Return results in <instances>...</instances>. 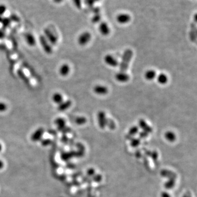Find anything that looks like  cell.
I'll return each instance as SVG.
<instances>
[{
	"mask_svg": "<svg viewBox=\"0 0 197 197\" xmlns=\"http://www.w3.org/2000/svg\"><path fill=\"white\" fill-rule=\"evenodd\" d=\"M130 141V146L133 147H137L140 144V140L138 138H133Z\"/></svg>",
	"mask_w": 197,
	"mask_h": 197,
	"instance_id": "26",
	"label": "cell"
},
{
	"mask_svg": "<svg viewBox=\"0 0 197 197\" xmlns=\"http://www.w3.org/2000/svg\"><path fill=\"white\" fill-rule=\"evenodd\" d=\"M106 125L112 130L115 129L116 128V124L113 120L109 118H107Z\"/></svg>",
	"mask_w": 197,
	"mask_h": 197,
	"instance_id": "27",
	"label": "cell"
},
{
	"mask_svg": "<svg viewBox=\"0 0 197 197\" xmlns=\"http://www.w3.org/2000/svg\"><path fill=\"white\" fill-rule=\"evenodd\" d=\"M160 175L162 177L168 178L169 179H174L175 180L177 177L176 174L175 172L167 169L162 170L160 171Z\"/></svg>",
	"mask_w": 197,
	"mask_h": 197,
	"instance_id": "10",
	"label": "cell"
},
{
	"mask_svg": "<svg viewBox=\"0 0 197 197\" xmlns=\"http://www.w3.org/2000/svg\"><path fill=\"white\" fill-rule=\"evenodd\" d=\"M160 197H171L170 194L166 192H163L161 193L160 194Z\"/></svg>",
	"mask_w": 197,
	"mask_h": 197,
	"instance_id": "34",
	"label": "cell"
},
{
	"mask_svg": "<svg viewBox=\"0 0 197 197\" xmlns=\"http://www.w3.org/2000/svg\"><path fill=\"white\" fill-rule=\"evenodd\" d=\"M135 156L136 157H137V158H139L141 157V153H140V152L139 151H137V152H136Z\"/></svg>",
	"mask_w": 197,
	"mask_h": 197,
	"instance_id": "36",
	"label": "cell"
},
{
	"mask_svg": "<svg viewBox=\"0 0 197 197\" xmlns=\"http://www.w3.org/2000/svg\"><path fill=\"white\" fill-rule=\"evenodd\" d=\"M26 40L28 45L31 47L36 45V40L34 37L31 34H27L25 36Z\"/></svg>",
	"mask_w": 197,
	"mask_h": 197,
	"instance_id": "22",
	"label": "cell"
},
{
	"mask_svg": "<svg viewBox=\"0 0 197 197\" xmlns=\"http://www.w3.org/2000/svg\"><path fill=\"white\" fill-rule=\"evenodd\" d=\"M157 77L156 72L154 70H148L145 74V77L147 81H152Z\"/></svg>",
	"mask_w": 197,
	"mask_h": 197,
	"instance_id": "17",
	"label": "cell"
},
{
	"mask_svg": "<svg viewBox=\"0 0 197 197\" xmlns=\"http://www.w3.org/2000/svg\"><path fill=\"white\" fill-rule=\"evenodd\" d=\"M101 179H102V176L100 175H96L93 177V180L96 182H100L101 181Z\"/></svg>",
	"mask_w": 197,
	"mask_h": 197,
	"instance_id": "31",
	"label": "cell"
},
{
	"mask_svg": "<svg viewBox=\"0 0 197 197\" xmlns=\"http://www.w3.org/2000/svg\"><path fill=\"white\" fill-rule=\"evenodd\" d=\"M1 150H2V146H1V145L0 144V152L1 151Z\"/></svg>",
	"mask_w": 197,
	"mask_h": 197,
	"instance_id": "39",
	"label": "cell"
},
{
	"mask_svg": "<svg viewBox=\"0 0 197 197\" xmlns=\"http://www.w3.org/2000/svg\"><path fill=\"white\" fill-rule=\"evenodd\" d=\"M75 122L78 125H83L86 123V118L84 117H78L75 119Z\"/></svg>",
	"mask_w": 197,
	"mask_h": 197,
	"instance_id": "25",
	"label": "cell"
},
{
	"mask_svg": "<svg viewBox=\"0 0 197 197\" xmlns=\"http://www.w3.org/2000/svg\"><path fill=\"white\" fill-rule=\"evenodd\" d=\"M104 62L107 65L114 67L118 66L119 64V62L117 60V59L110 54H107L105 56Z\"/></svg>",
	"mask_w": 197,
	"mask_h": 197,
	"instance_id": "4",
	"label": "cell"
},
{
	"mask_svg": "<svg viewBox=\"0 0 197 197\" xmlns=\"http://www.w3.org/2000/svg\"><path fill=\"white\" fill-rule=\"evenodd\" d=\"M44 129L42 128H38L37 130L33 133L31 136V140L33 141H38L41 139L42 136L44 133Z\"/></svg>",
	"mask_w": 197,
	"mask_h": 197,
	"instance_id": "12",
	"label": "cell"
},
{
	"mask_svg": "<svg viewBox=\"0 0 197 197\" xmlns=\"http://www.w3.org/2000/svg\"><path fill=\"white\" fill-rule=\"evenodd\" d=\"M98 120L99 127L104 129L106 126L107 118L105 113L103 111H99L98 113Z\"/></svg>",
	"mask_w": 197,
	"mask_h": 197,
	"instance_id": "5",
	"label": "cell"
},
{
	"mask_svg": "<svg viewBox=\"0 0 197 197\" xmlns=\"http://www.w3.org/2000/svg\"><path fill=\"white\" fill-rule=\"evenodd\" d=\"M72 105V102L71 100H67L64 102H62L58 106L57 109L59 111H65L67 110Z\"/></svg>",
	"mask_w": 197,
	"mask_h": 197,
	"instance_id": "13",
	"label": "cell"
},
{
	"mask_svg": "<svg viewBox=\"0 0 197 197\" xmlns=\"http://www.w3.org/2000/svg\"><path fill=\"white\" fill-rule=\"evenodd\" d=\"M91 38V35L89 32H84L79 35L78 38V44L80 45H86Z\"/></svg>",
	"mask_w": 197,
	"mask_h": 197,
	"instance_id": "2",
	"label": "cell"
},
{
	"mask_svg": "<svg viewBox=\"0 0 197 197\" xmlns=\"http://www.w3.org/2000/svg\"><path fill=\"white\" fill-rule=\"evenodd\" d=\"M7 108V106L6 103H2V102H0V112H1L6 111Z\"/></svg>",
	"mask_w": 197,
	"mask_h": 197,
	"instance_id": "28",
	"label": "cell"
},
{
	"mask_svg": "<svg viewBox=\"0 0 197 197\" xmlns=\"http://www.w3.org/2000/svg\"><path fill=\"white\" fill-rule=\"evenodd\" d=\"M175 185V180L174 179H169L165 184L164 187L167 189H172Z\"/></svg>",
	"mask_w": 197,
	"mask_h": 197,
	"instance_id": "23",
	"label": "cell"
},
{
	"mask_svg": "<svg viewBox=\"0 0 197 197\" xmlns=\"http://www.w3.org/2000/svg\"><path fill=\"white\" fill-rule=\"evenodd\" d=\"M17 74L18 76L24 81L27 84H30V80L29 79V78L26 76V75L25 74L24 72H23V70H21V69H18L17 70Z\"/></svg>",
	"mask_w": 197,
	"mask_h": 197,
	"instance_id": "20",
	"label": "cell"
},
{
	"mask_svg": "<svg viewBox=\"0 0 197 197\" xmlns=\"http://www.w3.org/2000/svg\"><path fill=\"white\" fill-rule=\"evenodd\" d=\"M52 99H53V101L54 103L59 104V105L63 101L62 95L61 94L59 93H56L54 94L53 96H52Z\"/></svg>",
	"mask_w": 197,
	"mask_h": 197,
	"instance_id": "21",
	"label": "cell"
},
{
	"mask_svg": "<svg viewBox=\"0 0 197 197\" xmlns=\"http://www.w3.org/2000/svg\"><path fill=\"white\" fill-rule=\"evenodd\" d=\"M157 82H158L160 84L164 85L167 84L168 81V77L166 74L161 73L157 76Z\"/></svg>",
	"mask_w": 197,
	"mask_h": 197,
	"instance_id": "15",
	"label": "cell"
},
{
	"mask_svg": "<svg viewBox=\"0 0 197 197\" xmlns=\"http://www.w3.org/2000/svg\"><path fill=\"white\" fill-rule=\"evenodd\" d=\"M41 143H42L43 146H47V145H49V144L51 143V140L50 139L44 140L42 141Z\"/></svg>",
	"mask_w": 197,
	"mask_h": 197,
	"instance_id": "32",
	"label": "cell"
},
{
	"mask_svg": "<svg viewBox=\"0 0 197 197\" xmlns=\"http://www.w3.org/2000/svg\"><path fill=\"white\" fill-rule=\"evenodd\" d=\"M40 41L43 49L45 51L46 53L48 54L52 53V48L45 37L43 36H41L40 37Z\"/></svg>",
	"mask_w": 197,
	"mask_h": 197,
	"instance_id": "6",
	"label": "cell"
},
{
	"mask_svg": "<svg viewBox=\"0 0 197 197\" xmlns=\"http://www.w3.org/2000/svg\"><path fill=\"white\" fill-rule=\"evenodd\" d=\"M139 133V127L137 126H133L129 130V135L133 136Z\"/></svg>",
	"mask_w": 197,
	"mask_h": 197,
	"instance_id": "24",
	"label": "cell"
},
{
	"mask_svg": "<svg viewBox=\"0 0 197 197\" xmlns=\"http://www.w3.org/2000/svg\"><path fill=\"white\" fill-rule=\"evenodd\" d=\"M45 33L46 37L48 39V40L50 41V42H51L53 45H55L57 43V38H56V37L54 36L53 34L51 33L49 30L45 29Z\"/></svg>",
	"mask_w": 197,
	"mask_h": 197,
	"instance_id": "19",
	"label": "cell"
},
{
	"mask_svg": "<svg viewBox=\"0 0 197 197\" xmlns=\"http://www.w3.org/2000/svg\"><path fill=\"white\" fill-rule=\"evenodd\" d=\"M4 163H3L1 160H0V169L3 168H4Z\"/></svg>",
	"mask_w": 197,
	"mask_h": 197,
	"instance_id": "38",
	"label": "cell"
},
{
	"mask_svg": "<svg viewBox=\"0 0 197 197\" xmlns=\"http://www.w3.org/2000/svg\"><path fill=\"white\" fill-rule=\"evenodd\" d=\"M70 71V66L69 65L64 64L61 66L59 69V73L62 76H66L68 74H69Z\"/></svg>",
	"mask_w": 197,
	"mask_h": 197,
	"instance_id": "16",
	"label": "cell"
},
{
	"mask_svg": "<svg viewBox=\"0 0 197 197\" xmlns=\"http://www.w3.org/2000/svg\"><path fill=\"white\" fill-rule=\"evenodd\" d=\"M151 157H152V159L156 162L157 159H158V153L156 152V151H152V153H151Z\"/></svg>",
	"mask_w": 197,
	"mask_h": 197,
	"instance_id": "30",
	"label": "cell"
},
{
	"mask_svg": "<svg viewBox=\"0 0 197 197\" xmlns=\"http://www.w3.org/2000/svg\"><path fill=\"white\" fill-rule=\"evenodd\" d=\"M55 124L57 125V129L59 130H62L65 127V120L62 118H57L54 121Z\"/></svg>",
	"mask_w": 197,
	"mask_h": 197,
	"instance_id": "14",
	"label": "cell"
},
{
	"mask_svg": "<svg viewBox=\"0 0 197 197\" xmlns=\"http://www.w3.org/2000/svg\"><path fill=\"white\" fill-rule=\"evenodd\" d=\"M139 137L140 139H145L147 137L148 133L144 131H140L139 133Z\"/></svg>",
	"mask_w": 197,
	"mask_h": 197,
	"instance_id": "29",
	"label": "cell"
},
{
	"mask_svg": "<svg viewBox=\"0 0 197 197\" xmlns=\"http://www.w3.org/2000/svg\"><path fill=\"white\" fill-rule=\"evenodd\" d=\"M139 126L143 130V131H145L148 134L151 133L153 131L152 128L146 123V122L144 119H140L139 120Z\"/></svg>",
	"mask_w": 197,
	"mask_h": 197,
	"instance_id": "11",
	"label": "cell"
},
{
	"mask_svg": "<svg viewBox=\"0 0 197 197\" xmlns=\"http://www.w3.org/2000/svg\"><path fill=\"white\" fill-rule=\"evenodd\" d=\"M87 174L88 176H94L95 174V170L93 168H90L87 171Z\"/></svg>",
	"mask_w": 197,
	"mask_h": 197,
	"instance_id": "33",
	"label": "cell"
},
{
	"mask_svg": "<svg viewBox=\"0 0 197 197\" xmlns=\"http://www.w3.org/2000/svg\"><path fill=\"white\" fill-rule=\"evenodd\" d=\"M151 153H152V151H150V150H146L145 151V154L146 156H150L151 157Z\"/></svg>",
	"mask_w": 197,
	"mask_h": 197,
	"instance_id": "35",
	"label": "cell"
},
{
	"mask_svg": "<svg viewBox=\"0 0 197 197\" xmlns=\"http://www.w3.org/2000/svg\"><path fill=\"white\" fill-rule=\"evenodd\" d=\"M182 197H192V195H191V193L188 192L185 193V194L184 195V196Z\"/></svg>",
	"mask_w": 197,
	"mask_h": 197,
	"instance_id": "37",
	"label": "cell"
},
{
	"mask_svg": "<svg viewBox=\"0 0 197 197\" xmlns=\"http://www.w3.org/2000/svg\"><path fill=\"white\" fill-rule=\"evenodd\" d=\"M116 21L120 24H126L131 21V16L125 13H122L116 16Z\"/></svg>",
	"mask_w": 197,
	"mask_h": 197,
	"instance_id": "3",
	"label": "cell"
},
{
	"mask_svg": "<svg viewBox=\"0 0 197 197\" xmlns=\"http://www.w3.org/2000/svg\"><path fill=\"white\" fill-rule=\"evenodd\" d=\"M116 79L121 83H125L127 82L129 80L130 77L128 74L125 73V72H120L117 73L115 75Z\"/></svg>",
	"mask_w": 197,
	"mask_h": 197,
	"instance_id": "8",
	"label": "cell"
},
{
	"mask_svg": "<svg viewBox=\"0 0 197 197\" xmlns=\"http://www.w3.org/2000/svg\"><path fill=\"white\" fill-rule=\"evenodd\" d=\"M93 90L95 93L100 95H104L108 93V89L106 86L103 85H96L94 87Z\"/></svg>",
	"mask_w": 197,
	"mask_h": 197,
	"instance_id": "9",
	"label": "cell"
},
{
	"mask_svg": "<svg viewBox=\"0 0 197 197\" xmlns=\"http://www.w3.org/2000/svg\"><path fill=\"white\" fill-rule=\"evenodd\" d=\"M164 137L167 141L171 142H174L176 139V135L175 134L174 132L171 131H167L164 134Z\"/></svg>",
	"mask_w": 197,
	"mask_h": 197,
	"instance_id": "18",
	"label": "cell"
},
{
	"mask_svg": "<svg viewBox=\"0 0 197 197\" xmlns=\"http://www.w3.org/2000/svg\"><path fill=\"white\" fill-rule=\"evenodd\" d=\"M133 55V52L131 49L125 50L123 53L121 62L119 64L120 72H125L129 67V65Z\"/></svg>",
	"mask_w": 197,
	"mask_h": 197,
	"instance_id": "1",
	"label": "cell"
},
{
	"mask_svg": "<svg viewBox=\"0 0 197 197\" xmlns=\"http://www.w3.org/2000/svg\"><path fill=\"white\" fill-rule=\"evenodd\" d=\"M98 30L100 33L103 36L108 35L111 32V30H110L108 25L107 24V23H106V22H104V21L101 22L99 25Z\"/></svg>",
	"mask_w": 197,
	"mask_h": 197,
	"instance_id": "7",
	"label": "cell"
}]
</instances>
